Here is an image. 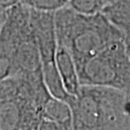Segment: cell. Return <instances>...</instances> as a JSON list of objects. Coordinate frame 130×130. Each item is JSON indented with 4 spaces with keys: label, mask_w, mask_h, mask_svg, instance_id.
Returning a JSON list of instances; mask_svg holds the SVG:
<instances>
[{
    "label": "cell",
    "mask_w": 130,
    "mask_h": 130,
    "mask_svg": "<svg viewBox=\"0 0 130 130\" xmlns=\"http://www.w3.org/2000/svg\"><path fill=\"white\" fill-rule=\"evenodd\" d=\"M57 45L70 52L78 70L111 41L126 37L101 13L85 15L65 7L54 13Z\"/></svg>",
    "instance_id": "cell-1"
},
{
    "label": "cell",
    "mask_w": 130,
    "mask_h": 130,
    "mask_svg": "<svg viewBox=\"0 0 130 130\" xmlns=\"http://www.w3.org/2000/svg\"><path fill=\"white\" fill-rule=\"evenodd\" d=\"M70 106L72 130H130V93L82 85Z\"/></svg>",
    "instance_id": "cell-2"
},
{
    "label": "cell",
    "mask_w": 130,
    "mask_h": 130,
    "mask_svg": "<svg viewBox=\"0 0 130 130\" xmlns=\"http://www.w3.org/2000/svg\"><path fill=\"white\" fill-rule=\"evenodd\" d=\"M50 98L42 75H12L0 81V130H37Z\"/></svg>",
    "instance_id": "cell-3"
},
{
    "label": "cell",
    "mask_w": 130,
    "mask_h": 130,
    "mask_svg": "<svg viewBox=\"0 0 130 130\" xmlns=\"http://www.w3.org/2000/svg\"><path fill=\"white\" fill-rule=\"evenodd\" d=\"M80 85L130 93V40L111 41L77 70Z\"/></svg>",
    "instance_id": "cell-4"
},
{
    "label": "cell",
    "mask_w": 130,
    "mask_h": 130,
    "mask_svg": "<svg viewBox=\"0 0 130 130\" xmlns=\"http://www.w3.org/2000/svg\"><path fill=\"white\" fill-rule=\"evenodd\" d=\"M30 24L42 64L55 61L58 45L55 33L54 13L39 12L30 9Z\"/></svg>",
    "instance_id": "cell-5"
},
{
    "label": "cell",
    "mask_w": 130,
    "mask_h": 130,
    "mask_svg": "<svg viewBox=\"0 0 130 130\" xmlns=\"http://www.w3.org/2000/svg\"><path fill=\"white\" fill-rule=\"evenodd\" d=\"M55 62L58 73L67 93L70 95L76 96L80 90L78 72L70 52L66 48L57 46L55 54Z\"/></svg>",
    "instance_id": "cell-6"
},
{
    "label": "cell",
    "mask_w": 130,
    "mask_h": 130,
    "mask_svg": "<svg viewBox=\"0 0 130 130\" xmlns=\"http://www.w3.org/2000/svg\"><path fill=\"white\" fill-rule=\"evenodd\" d=\"M130 3L129 0H112L101 11V14L114 26L130 38Z\"/></svg>",
    "instance_id": "cell-7"
},
{
    "label": "cell",
    "mask_w": 130,
    "mask_h": 130,
    "mask_svg": "<svg viewBox=\"0 0 130 130\" xmlns=\"http://www.w3.org/2000/svg\"><path fill=\"white\" fill-rule=\"evenodd\" d=\"M42 119L72 129V113L67 102L50 96L42 108Z\"/></svg>",
    "instance_id": "cell-8"
},
{
    "label": "cell",
    "mask_w": 130,
    "mask_h": 130,
    "mask_svg": "<svg viewBox=\"0 0 130 130\" xmlns=\"http://www.w3.org/2000/svg\"><path fill=\"white\" fill-rule=\"evenodd\" d=\"M69 1L70 0H21L20 3L29 9L35 11L55 13L67 7Z\"/></svg>",
    "instance_id": "cell-9"
},
{
    "label": "cell",
    "mask_w": 130,
    "mask_h": 130,
    "mask_svg": "<svg viewBox=\"0 0 130 130\" xmlns=\"http://www.w3.org/2000/svg\"><path fill=\"white\" fill-rule=\"evenodd\" d=\"M68 8L85 15H93L101 13L104 8L101 0H70Z\"/></svg>",
    "instance_id": "cell-10"
},
{
    "label": "cell",
    "mask_w": 130,
    "mask_h": 130,
    "mask_svg": "<svg viewBox=\"0 0 130 130\" xmlns=\"http://www.w3.org/2000/svg\"><path fill=\"white\" fill-rule=\"evenodd\" d=\"M37 130H72L70 127H67L65 125L59 124L54 121H48L42 119V121L40 122V125L38 127Z\"/></svg>",
    "instance_id": "cell-11"
},
{
    "label": "cell",
    "mask_w": 130,
    "mask_h": 130,
    "mask_svg": "<svg viewBox=\"0 0 130 130\" xmlns=\"http://www.w3.org/2000/svg\"><path fill=\"white\" fill-rule=\"evenodd\" d=\"M21 0H0V14L6 13L14 6L20 3Z\"/></svg>",
    "instance_id": "cell-12"
}]
</instances>
